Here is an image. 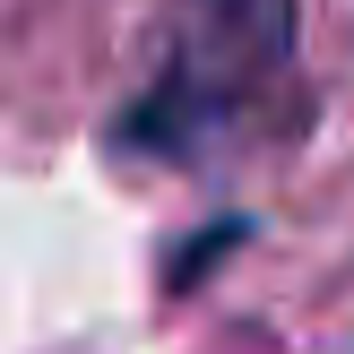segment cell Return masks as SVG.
<instances>
[{
	"mask_svg": "<svg viewBox=\"0 0 354 354\" xmlns=\"http://www.w3.org/2000/svg\"><path fill=\"white\" fill-rule=\"evenodd\" d=\"M294 0H173L156 78L113 113L104 147L147 165H216L294 104Z\"/></svg>",
	"mask_w": 354,
	"mask_h": 354,
	"instance_id": "6da1fadb",
	"label": "cell"
},
{
	"mask_svg": "<svg viewBox=\"0 0 354 354\" xmlns=\"http://www.w3.org/2000/svg\"><path fill=\"white\" fill-rule=\"evenodd\" d=\"M225 242H251V216H216V225H199V234L182 242V259H165V286L190 294V286H199V277L225 259Z\"/></svg>",
	"mask_w": 354,
	"mask_h": 354,
	"instance_id": "7a4b0ae2",
	"label": "cell"
}]
</instances>
